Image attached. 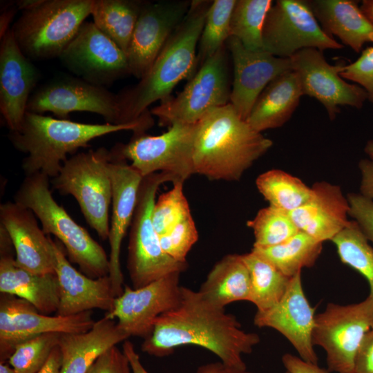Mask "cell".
Listing matches in <instances>:
<instances>
[{"label":"cell","instance_id":"obj_1","mask_svg":"<svg viewBox=\"0 0 373 373\" xmlns=\"http://www.w3.org/2000/svg\"><path fill=\"white\" fill-rule=\"evenodd\" d=\"M260 341L258 334L242 329L235 316L210 303L198 291L182 286L180 303L157 318L141 350L163 357L179 347L193 345L210 351L227 365L247 369L242 355L250 354Z\"/></svg>","mask_w":373,"mask_h":373},{"label":"cell","instance_id":"obj_2","mask_svg":"<svg viewBox=\"0 0 373 373\" xmlns=\"http://www.w3.org/2000/svg\"><path fill=\"white\" fill-rule=\"evenodd\" d=\"M211 2L192 0L186 16L148 72L135 86L118 93L123 124L151 116L149 107L153 103L170 97L180 82L195 74L198 45Z\"/></svg>","mask_w":373,"mask_h":373},{"label":"cell","instance_id":"obj_3","mask_svg":"<svg viewBox=\"0 0 373 373\" xmlns=\"http://www.w3.org/2000/svg\"><path fill=\"white\" fill-rule=\"evenodd\" d=\"M230 104L209 112L195 124V174L211 180L238 181L272 146Z\"/></svg>","mask_w":373,"mask_h":373},{"label":"cell","instance_id":"obj_4","mask_svg":"<svg viewBox=\"0 0 373 373\" xmlns=\"http://www.w3.org/2000/svg\"><path fill=\"white\" fill-rule=\"evenodd\" d=\"M151 116L126 124H85L26 112L18 129L10 131L13 146L26 156L21 164L25 176L41 173L56 177L69 153L89 146L93 140L121 131L144 133L153 126Z\"/></svg>","mask_w":373,"mask_h":373},{"label":"cell","instance_id":"obj_5","mask_svg":"<svg viewBox=\"0 0 373 373\" xmlns=\"http://www.w3.org/2000/svg\"><path fill=\"white\" fill-rule=\"evenodd\" d=\"M14 201L34 213L44 232L55 236L64 245L69 259L81 272L92 278L109 275V258L105 250L55 201L48 176L41 173L25 176Z\"/></svg>","mask_w":373,"mask_h":373},{"label":"cell","instance_id":"obj_6","mask_svg":"<svg viewBox=\"0 0 373 373\" xmlns=\"http://www.w3.org/2000/svg\"><path fill=\"white\" fill-rule=\"evenodd\" d=\"M93 0H44L22 11L10 30L30 60L59 57L90 15Z\"/></svg>","mask_w":373,"mask_h":373},{"label":"cell","instance_id":"obj_7","mask_svg":"<svg viewBox=\"0 0 373 373\" xmlns=\"http://www.w3.org/2000/svg\"><path fill=\"white\" fill-rule=\"evenodd\" d=\"M175 183L166 173H155L143 178L131 224L127 269L133 288L142 287L175 272L184 271L187 262H180L162 249L160 236L153 224V209L160 186Z\"/></svg>","mask_w":373,"mask_h":373},{"label":"cell","instance_id":"obj_8","mask_svg":"<svg viewBox=\"0 0 373 373\" xmlns=\"http://www.w3.org/2000/svg\"><path fill=\"white\" fill-rule=\"evenodd\" d=\"M111 157L105 147L76 153L64 162L51 182L60 193L76 200L86 222L102 240L108 239L110 231Z\"/></svg>","mask_w":373,"mask_h":373},{"label":"cell","instance_id":"obj_9","mask_svg":"<svg viewBox=\"0 0 373 373\" xmlns=\"http://www.w3.org/2000/svg\"><path fill=\"white\" fill-rule=\"evenodd\" d=\"M189 80L175 97L171 96L150 111L160 126L195 124L211 111L229 103L231 86L226 44Z\"/></svg>","mask_w":373,"mask_h":373},{"label":"cell","instance_id":"obj_10","mask_svg":"<svg viewBox=\"0 0 373 373\" xmlns=\"http://www.w3.org/2000/svg\"><path fill=\"white\" fill-rule=\"evenodd\" d=\"M373 328V299L357 303H329L315 316L314 345L326 353L328 371L353 373L355 358L365 334Z\"/></svg>","mask_w":373,"mask_h":373},{"label":"cell","instance_id":"obj_11","mask_svg":"<svg viewBox=\"0 0 373 373\" xmlns=\"http://www.w3.org/2000/svg\"><path fill=\"white\" fill-rule=\"evenodd\" d=\"M195 124H174L159 135L133 133L127 144H117L113 148L131 161L143 178L162 172L171 175L174 184L184 183L195 174L193 153Z\"/></svg>","mask_w":373,"mask_h":373},{"label":"cell","instance_id":"obj_12","mask_svg":"<svg viewBox=\"0 0 373 373\" xmlns=\"http://www.w3.org/2000/svg\"><path fill=\"white\" fill-rule=\"evenodd\" d=\"M264 50L290 58L305 48L338 50L343 46L321 28L307 0H278L269 10L262 30Z\"/></svg>","mask_w":373,"mask_h":373},{"label":"cell","instance_id":"obj_13","mask_svg":"<svg viewBox=\"0 0 373 373\" xmlns=\"http://www.w3.org/2000/svg\"><path fill=\"white\" fill-rule=\"evenodd\" d=\"M27 111L50 112L65 119L73 112H89L101 115L107 123L124 124L118 94L73 76L59 77L37 88L30 97Z\"/></svg>","mask_w":373,"mask_h":373},{"label":"cell","instance_id":"obj_14","mask_svg":"<svg viewBox=\"0 0 373 373\" xmlns=\"http://www.w3.org/2000/svg\"><path fill=\"white\" fill-rule=\"evenodd\" d=\"M95 321L91 311L71 316H50L39 312L19 297L2 294L0 298V359L4 363L15 347L47 334H77L90 330Z\"/></svg>","mask_w":373,"mask_h":373},{"label":"cell","instance_id":"obj_15","mask_svg":"<svg viewBox=\"0 0 373 373\" xmlns=\"http://www.w3.org/2000/svg\"><path fill=\"white\" fill-rule=\"evenodd\" d=\"M59 59L76 77L99 86L130 75L126 53L93 22L82 25Z\"/></svg>","mask_w":373,"mask_h":373},{"label":"cell","instance_id":"obj_16","mask_svg":"<svg viewBox=\"0 0 373 373\" xmlns=\"http://www.w3.org/2000/svg\"><path fill=\"white\" fill-rule=\"evenodd\" d=\"M180 274H170L140 288L124 285L123 293L115 298L113 309L105 316L117 318L118 327L128 337L145 339L151 334L157 318L180 303Z\"/></svg>","mask_w":373,"mask_h":373},{"label":"cell","instance_id":"obj_17","mask_svg":"<svg viewBox=\"0 0 373 373\" xmlns=\"http://www.w3.org/2000/svg\"><path fill=\"white\" fill-rule=\"evenodd\" d=\"M289 59L291 70L299 78L303 95L318 100L331 120L340 113V106L361 108L367 99V95L362 87L350 84L341 77L340 73L343 64L331 65L323 51L305 48Z\"/></svg>","mask_w":373,"mask_h":373},{"label":"cell","instance_id":"obj_18","mask_svg":"<svg viewBox=\"0 0 373 373\" xmlns=\"http://www.w3.org/2000/svg\"><path fill=\"white\" fill-rule=\"evenodd\" d=\"M191 3L185 0L144 1L126 53L131 75L140 79L148 72L186 16Z\"/></svg>","mask_w":373,"mask_h":373},{"label":"cell","instance_id":"obj_19","mask_svg":"<svg viewBox=\"0 0 373 373\" xmlns=\"http://www.w3.org/2000/svg\"><path fill=\"white\" fill-rule=\"evenodd\" d=\"M226 46L233 65L229 103L247 120L258 97L275 78L291 70L289 58L276 57L265 50H249L234 37Z\"/></svg>","mask_w":373,"mask_h":373},{"label":"cell","instance_id":"obj_20","mask_svg":"<svg viewBox=\"0 0 373 373\" xmlns=\"http://www.w3.org/2000/svg\"><path fill=\"white\" fill-rule=\"evenodd\" d=\"M315 311L305 294L300 272L291 278L285 294L278 303L266 310H257L254 324L276 329L289 341L300 358L318 365L312 342Z\"/></svg>","mask_w":373,"mask_h":373},{"label":"cell","instance_id":"obj_21","mask_svg":"<svg viewBox=\"0 0 373 373\" xmlns=\"http://www.w3.org/2000/svg\"><path fill=\"white\" fill-rule=\"evenodd\" d=\"M111 154L109 170L112 182V215L108 236L111 248L108 276L115 296L117 297L124 290V277L120 265L122 242L133 220L143 177L113 148Z\"/></svg>","mask_w":373,"mask_h":373},{"label":"cell","instance_id":"obj_22","mask_svg":"<svg viewBox=\"0 0 373 373\" xmlns=\"http://www.w3.org/2000/svg\"><path fill=\"white\" fill-rule=\"evenodd\" d=\"M40 76L10 29L0 44V112L10 131L19 128Z\"/></svg>","mask_w":373,"mask_h":373},{"label":"cell","instance_id":"obj_23","mask_svg":"<svg viewBox=\"0 0 373 373\" xmlns=\"http://www.w3.org/2000/svg\"><path fill=\"white\" fill-rule=\"evenodd\" d=\"M35 217L15 201L0 205V225L12 241L17 265L37 274L55 273L52 240L39 227Z\"/></svg>","mask_w":373,"mask_h":373},{"label":"cell","instance_id":"obj_24","mask_svg":"<svg viewBox=\"0 0 373 373\" xmlns=\"http://www.w3.org/2000/svg\"><path fill=\"white\" fill-rule=\"evenodd\" d=\"M52 247L59 297L56 314L71 316L93 309L110 312L116 297L109 276H86L73 267L61 246L53 240Z\"/></svg>","mask_w":373,"mask_h":373},{"label":"cell","instance_id":"obj_25","mask_svg":"<svg viewBox=\"0 0 373 373\" xmlns=\"http://www.w3.org/2000/svg\"><path fill=\"white\" fill-rule=\"evenodd\" d=\"M311 187L309 200L289 216L299 231L323 243L331 241L350 221L347 195L339 185L324 180Z\"/></svg>","mask_w":373,"mask_h":373},{"label":"cell","instance_id":"obj_26","mask_svg":"<svg viewBox=\"0 0 373 373\" xmlns=\"http://www.w3.org/2000/svg\"><path fill=\"white\" fill-rule=\"evenodd\" d=\"M12 241L0 225V291L22 298L39 312H57L59 305L58 280L55 273L37 274L17 265L12 254Z\"/></svg>","mask_w":373,"mask_h":373},{"label":"cell","instance_id":"obj_27","mask_svg":"<svg viewBox=\"0 0 373 373\" xmlns=\"http://www.w3.org/2000/svg\"><path fill=\"white\" fill-rule=\"evenodd\" d=\"M128 338L113 319L105 316L88 332L61 334L60 373H86L102 354Z\"/></svg>","mask_w":373,"mask_h":373},{"label":"cell","instance_id":"obj_28","mask_svg":"<svg viewBox=\"0 0 373 373\" xmlns=\"http://www.w3.org/2000/svg\"><path fill=\"white\" fill-rule=\"evenodd\" d=\"M311 9L323 30L360 52L373 42V26L353 0H309Z\"/></svg>","mask_w":373,"mask_h":373},{"label":"cell","instance_id":"obj_29","mask_svg":"<svg viewBox=\"0 0 373 373\" xmlns=\"http://www.w3.org/2000/svg\"><path fill=\"white\" fill-rule=\"evenodd\" d=\"M303 95L296 73H284L263 90L246 121L260 133L281 127L291 117Z\"/></svg>","mask_w":373,"mask_h":373},{"label":"cell","instance_id":"obj_30","mask_svg":"<svg viewBox=\"0 0 373 373\" xmlns=\"http://www.w3.org/2000/svg\"><path fill=\"white\" fill-rule=\"evenodd\" d=\"M251 280L241 254H227L218 261L202 283L199 292L222 309L233 302L249 300Z\"/></svg>","mask_w":373,"mask_h":373},{"label":"cell","instance_id":"obj_31","mask_svg":"<svg viewBox=\"0 0 373 373\" xmlns=\"http://www.w3.org/2000/svg\"><path fill=\"white\" fill-rule=\"evenodd\" d=\"M144 1L93 0L90 15L94 24L127 53Z\"/></svg>","mask_w":373,"mask_h":373},{"label":"cell","instance_id":"obj_32","mask_svg":"<svg viewBox=\"0 0 373 373\" xmlns=\"http://www.w3.org/2000/svg\"><path fill=\"white\" fill-rule=\"evenodd\" d=\"M323 249L318 242L299 231L288 240L271 247H255L254 251L276 267L285 276L292 278L305 267H313Z\"/></svg>","mask_w":373,"mask_h":373},{"label":"cell","instance_id":"obj_33","mask_svg":"<svg viewBox=\"0 0 373 373\" xmlns=\"http://www.w3.org/2000/svg\"><path fill=\"white\" fill-rule=\"evenodd\" d=\"M241 255L250 275L249 301L256 305L258 311L271 308L283 298L291 278L253 251Z\"/></svg>","mask_w":373,"mask_h":373},{"label":"cell","instance_id":"obj_34","mask_svg":"<svg viewBox=\"0 0 373 373\" xmlns=\"http://www.w3.org/2000/svg\"><path fill=\"white\" fill-rule=\"evenodd\" d=\"M256 184L269 206L289 213L303 206L312 192V187L300 178L280 169L261 173Z\"/></svg>","mask_w":373,"mask_h":373},{"label":"cell","instance_id":"obj_35","mask_svg":"<svg viewBox=\"0 0 373 373\" xmlns=\"http://www.w3.org/2000/svg\"><path fill=\"white\" fill-rule=\"evenodd\" d=\"M271 0H236L230 21V37L249 50H263L262 30Z\"/></svg>","mask_w":373,"mask_h":373},{"label":"cell","instance_id":"obj_36","mask_svg":"<svg viewBox=\"0 0 373 373\" xmlns=\"http://www.w3.org/2000/svg\"><path fill=\"white\" fill-rule=\"evenodd\" d=\"M341 261L358 272L367 281L373 299V247L358 224L350 220L332 240Z\"/></svg>","mask_w":373,"mask_h":373},{"label":"cell","instance_id":"obj_37","mask_svg":"<svg viewBox=\"0 0 373 373\" xmlns=\"http://www.w3.org/2000/svg\"><path fill=\"white\" fill-rule=\"evenodd\" d=\"M236 0L212 1L199 39L195 71L225 46L230 37V21Z\"/></svg>","mask_w":373,"mask_h":373},{"label":"cell","instance_id":"obj_38","mask_svg":"<svg viewBox=\"0 0 373 373\" xmlns=\"http://www.w3.org/2000/svg\"><path fill=\"white\" fill-rule=\"evenodd\" d=\"M247 225L253 230L255 247L281 244L299 231L289 213L269 205L260 209Z\"/></svg>","mask_w":373,"mask_h":373},{"label":"cell","instance_id":"obj_39","mask_svg":"<svg viewBox=\"0 0 373 373\" xmlns=\"http://www.w3.org/2000/svg\"><path fill=\"white\" fill-rule=\"evenodd\" d=\"M61 334H44L18 344L8 358L17 373H37L58 345Z\"/></svg>","mask_w":373,"mask_h":373},{"label":"cell","instance_id":"obj_40","mask_svg":"<svg viewBox=\"0 0 373 373\" xmlns=\"http://www.w3.org/2000/svg\"><path fill=\"white\" fill-rule=\"evenodd\" d=\"M183 184H173L169 191L161 194L153 209V224L159 236L165 234L180 221L191 215L183 191Z\"/></svg>","mask_w":373,"mask_h":373},{"label":"cell","instance_id":"obj_41","mask_svg":"<svg viewBox=\"0 0 373 373\" xmlns=\"http://www.w3.org/2000/svg\"><path fill=\"white\" fill-rule=\"evenodd\" d=\"M198 240V232L191 215L160 236L164 251L180 262H187V254Z\"/></svg>","mask_w":373,"mask_h":373},{"label":"cell","instance_id":"obj_42","mask_svg":"<svg viewBox=\"0 0 373 373\" xmlns=\"http://www.w3.org/2000/svg\"><path fill=\"white\" fill-rule=\"evenodd\" d=\"M340 75L362 87L373 104V46L363 50L356 60L343 64Z\"/></svg>","mask_w":373,"mask_h":373},{"label":"cell","instance_id":"obj_43","mask_svg":"<svg viewBox=\"0 0 373 373\" xmlns=\"http://www.w3.org/2000/svg\"><path fill=\"white\" fill-rule=\"evenodd\" d=\"M350 204V217L359 227L361 231L373 247V200L360 193L347 194Z\"/></svg>","mask_w":373,"mask_h":373},{"label":"cell","instance_id":"obj_44","mask_svg":"<svg viewBox=\"0 0 373 373\" xmlns=\"http://www.w3.org/2000/svg\"><path fill=\"white\" fill-rule=\"evenodd\" d=\"M86 373H133L129 361L117 345L102 354Z\"/></svg>","mask_w":373,"mask_h":373},{"label":"cell","instance_id":"obj_45","mask_svg":"<svg viewBox=\"0 0 373 373\" xmlns=\"http://www.w3.org/2000/svg\"><path fill=\"white\" fill-rule=\"evenodd\" d=\"M353 373H373V328L362 341L355 358Z\"/></svg>","mask_w":373,"mask_h":373},{"label":"cell","instance_id":"obj_46","mask_svg":"<svg viewBox=\"0 0 373 373\" xmlns=\"http://www.w3.org/2000/svg\"><path fill=\"white\" fill-rule=\"evenodd\" d=\"M284 367L289 373H329L317 364L307 362L300 357L286 353L282 356Z\"/></svg>","mask_w":373,"mask_h":373},{"label":"cell","instance_id":"obj_47","mask_svg":"<svg viewBox=\"0 0 373 373\" xmlns=\"http://www.w3.org/2000/svg\"><path fill=\"white\" fill-rule=\"evenodd\" d=\"M361 174L360 193L373 200V162L368 158L358 162Z\"/></svg>","mask_w":373,"mask_h":373},{"label":"cell","instance_id":"obj_48","mask_svg":"<svg viewBox=\"0 0 373 373\" xmlns=\"http://www.w3.org/2000/svg\"><path fill=\"white\" fill-rule=\"evenodd\" d=\"M195 373H254L247 369L227 365L221 361L209 363L198 367Z\"/></svg>","mask_w":373,"mask_h":373},{"label":"cell","instance_id":"obj_49","mask_svg":"<svg viewBox=\"0 0 373 373\" xmlns=\"http://www.w3.org/2000/svg\"><path fill=\"white\" fill-rule=\"evenodd\" d=\"M122 351L129 361L133 373H149L143 366L140 356L131 341L127 340L124 341Z\"/></svg>","mask_w":373,"mask_h":373},{"label":"cell","instance_id":"obj_50","mask_svg":"<svg viewBox=\"0 0 373 373\" xmlns=\"http://www.w3.org/2000/svg\"><path fill=\"white\" fill-rule=\"evenodd\" d=\"M1 10H3V12H1L0 17V39L10 29L9 25L18 9L15 5V1L12 3L8 1L3 3Z\"/></svg>","mask_w":373,"mask_h":373},{"label":"cell","instance_id":"obj_51","mask_svg":"<svg viewBox=\"0 0 373 373\" xmlns=\"http://www.w3.org/2000/svg\"><path fill=\"white\" fill-rule=\"evenodd\" d=\"M61 365V354L59 345L56 346L48 361L37 373H60Z\"/></svg>","mask_w":373,"mask_h":373},{"label":"cell","instance_id":"obj_52","mask_svg":"<svg viewBox=\"0 0 373 373\" xmlns=\"http://www.w3.org/2000/svg\"><path fill=\"white\" fill-rule=\"evenodd\" d=\"M44 0H18L15 1V5L18 10H28L40 5Z\"/></svg>","mask_w":373,"mask_h":373},{"label":"cell","instance_id":"obj_53","mask_svg":"<svg viewBox=\"0 0 373 373\" xmlns=\"http://www.w3.org/2000/svg\"><path fill=\"white\" fill-rule=\"evenodd\" d=\"M360 8L373 26V0H363L362 1Z\"/></svg>","mask_w":373,"mask_h":373},{"label":"cell","instance_id":"obj_54","mask_svg":"<svg viewBox=\"0 0 373 373\" xmlns=\"http://www.w3.org/2000/svg\"><path fill=\"white\" fill-rule=\"evenodd\" d=\"M364 151L367 155L368 159L373 162V139L369 140L365 146Z\"/></svg>","mask_w":373,"mask_h":373},{"label":"cell","instance_id":"obj_55","mask_svg":"<svg viewBox=\"0 0 373 373\" xmlns=\"http://www.w3.org/2000/svg\"><path fill=\"white\" fill-rule=\"evenodd\" d=\"M0 373H17L15 369L4 363H0Z\"/></svg>","mask_w":373,"mask_h":373},{"label":"cell","instance_id":"obj_56","mask_svg":"<svg viewBox=\"0 0 373 373\" xmlns=\"http://www.w3.org/2000/svg\"><path fill=\"white\" fill-rule=\"evenodd\" d=\"M285 373H289V372H288L287 371H286V372H285Z\"/></svg>","mask_w":373,"mask_h":373}]
</instances>
